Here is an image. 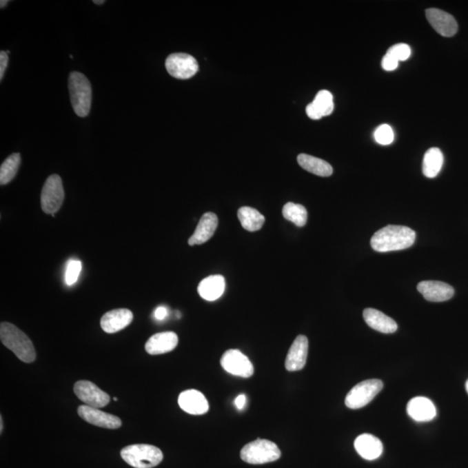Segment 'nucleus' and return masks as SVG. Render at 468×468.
Returning <instances> with one entry per match:
<instances>
[{
  "instance_id": "nucleus-12",
  "label": "nucleus",
  "mask_w": 468,
  "mask_h": 468,
  "mask_svg": "<svg viewBox=\"0 0 468 468\" xmlns=\"http://www.w3.org/2000/svg\"><path fill=\"white\" fill-rule=\"evenodd\" d=\"M426 18L434 31L440 35L450 38L456 34L458 23L456 19L449 13L436 8L427 9Z\"/></svg>"
},
{
  "instance_id": "nucleus-1",
  "label": "nucleus",
  "mask_w": 468,
  "mask_h": 468,
  "mask_svg": "<svg viewBox=\"0 0 468 468\" xmlns=\"http://www.w3.org/2000/svg\"><path fill=\"white\" fill-rule=\"evenodd\" d=\"M416 232L404 225H387L374 234L370 244L379 252L404 250L415 243Z\"/></svg>"
},
{
  "instance_id": "nucleus-34",
  "label": "nucleus",
  "mask_w": 468,
  "mask_h": 468,
  "mask_svg": "<svg viewBox=\"0 0 468 468\" xmlns=\"http://www.w3.org/2000/svg\"><path fill=\"white\" fill-rule=\"evenodd\" d=\"M306 114L312 120H319L322 119L321 114L319 111L316 110V108L313 105V103H309L307 107H306Z\"/></svg>"
},
{
  "instance_id": "nucleus-27",
  "label": "nucleus",
  "mask_w": 468,
  "mask_h": 468,
  "mask_svg": "<svg viewBox=\"0 0 468 468\" xmlns=\"http://www.w3.org/2000/svg\"><path fill=\"white\" fill-rule=\"evenodd\" d=\"M283 215L286 220L292 222L299 227H304L307 222L308 214L305 207L302 205L292 203V202H288L283 207Z\"/></svg>"
},
{
  "instance_id": "nucleus-24",
  "label": "nucleus",
  "mask_w": 468,
  "mask_h": 468,
  "mask_svg": "<svg viewBox=\"0 0 468 468\" xmlns=\"http://www.w3.org/2000/svg\"><path fill=\"white\" fill-rule=\"evenodd\" d=\"M443 154L438 147H431L423 158V172L427 178H434L439 174L443 166Z\"/></svg>"
},
{
  "instance_id": "nucleus-40",
  "label": "nucleus",
  "mask_w": 468,
  "mask_h": 468,
  "mask_svg": "<svg viewBox=\"0 0 468 468\" xmlns=\"http://www.w3.org/2000/svg\"><path fill=\"white\" fill-rule=\"evenodd\" d=\"M466 389H467V391L468 393V380H467V382L466 383Z\"/></svg>"
},
{
  "instance_id": "nucleus-19",
  "label": "nucleus",
  "mask_w": 468,
  "mask_h": 468,
  "mask_svg": "<svg viewBox=\"0 0 468 468\" xmlns=\"http://www.w3.org/2000/svg\"><path fill=\"white\" fill-rule=\"evenodd\" d=\"M407 412L416 422H429L436 416V407L426 397H415L407 405Z\"/></svg>"
},
{
  "instance_id": "nucleus-14",
  "label": "nucleus",
  "mask_w": 468,
  "mask_h": 468,
  "mask_svg": "<svg viewBox=\"0 0 468 468\" xmlns=\"http://www.w3.org/2000/svg\"><path fill=\"white\" fill-rule=\"evenodd\" d=\"M420 294L430 302H444L453 298L454 289L446 283L440 281H423L417 285Z\"/></svg>"
},
{
  "instance_id": "nucleus-8",
  "label": "nucleus",
  "mask_w": 468,
  "mask_h": 468,
  "mask_svg": "<svg viewBox=\"0 0 468 468\" xmlns=\"http://www.w3.org/2000/svg\"><path fill=\"white\" fill-rule=\"evenodd\" d=\"M165 65L170 76L181 80L191 79L199 70L196 59L187 53L171 54L167 57Z\"/></svg>"
},
{
  "instance_id": "nucleus-22",
  "label": "nucleus",
  "mask_w": 468,
  "mask_h": 468,
  "mask_svg": "<svg viewBox=\"0 0 468 468\" xmlns=\"http://www.w3.org/2000/svg\"><path fill=\"white\" fill-rule=\"evenodd\" d=\"M225 289V281L223 276L212 275L200 283L198 292L205 301H215L223 295Z\"/></svg>"
},
{
  "instance_id": "nucleus-17",
  "label": "nucleus",
  "mask_w": 468,
  "mask_h": 468,
  "mask_svg": "<svg viewBox=\"0 0 468 468\" xmlns=\"http://www.w3.org/2000/svg\"><path fill=\"white\" fill-rule=\"evenodd\" d=\"M218 217L214 213H206L201 218L194 234L188 240V245L193 247L195 245L206 243L214 236L218 227Z\"/></svg>"
},
{
  "instance_id": "nucleus-36",
  "label": "nucleus",
  "mask_w": 468,
  "mask_h": 468,
  "mask_svg": "<svg viewBox=\"0 0 468 468\" xmlns=\"http://www.w3.org/2000/svg\"><path fill=\"white\" fill-rule=\"evenodd\" d=\"M234 404L238 410L244 409L245 404H247V396L243 395V394H242V395L238 396L236 399L234 400Z\"/></svg>"
},
{
  "instance_id": "nucleus-26",
  "label": "nucleus",
  "mask_w": 468,
  "mask_h": 468,
  "mask_svg": "<svg viewBox=\"0 0 468 468\" xmlns=\"http://www.w3.org/2000/svg\"><path fill=\"white\" fill-rule=\"evenodd\" d=\"M20 163H21V157L19 153L12 154L6 158L0 167V184L2 186L11 183L14 179L18 173Z\"/></svg>"
},
{
  "instance_id": "nucleus-7",
  "label": "nucleus",
  "mask_w": 468,
  "mask_h": 468,
  "mask_svg": "<svg viewBox=\"0 0 468 468\" xmlns=\"http://www.w3.org/2000/svg\"><path fill=\"white\" fill-rule=\"evenodd\" d=\"M63 200H65V190H63L61 177L57 174L50 175L42 190L43 211L55 217V214L62 207Z\"/></svg>"
},
{
  "instance_id": "nucleus-4",
  "label": "nucleus",
  "mask_w": 468,
  "mask_h": 468,
  "mask_svg": "<svg viewBox=\"0 0 468 468\" xmlns=\"http://www.w3.org/2000/svg\"><path fill=\"white\" fill-rule=\"evenodd\" d=\"M125 462L134 468H152L163 460V454L158 447L149 444H134L121 451Z\"/></svg>"
},
{
  "instance_id": "nucleus-39",
  "label": "nucleus",
  "mask_w": 468,
  "mask_h": 468,
  "mask_svg": "<svg viewBox=\"0 0 468 468\" xmlns=\"http://www.w3.org/2000/svg\"><path fill=\"white\" fill-rule=\"evenodd\" d=\"M93 2H94V4H96V5H103V4H104V3H105V1H103V0H102V1H97V0H95V1H93Z\"/></svg>"
},
{
  "instance_id": "nucleus-29",
  "label": "nucleus",
  "mask_w": 468,
  "mask_h": 468,
  "mask_svg": "<svg viewBox=\"0 0 468 468\" xmlns=\"http://www.w3.org/2000/svg\"><path fill=\"white\" fill-rule=\"evenodd\" d=\"M82 271V263L77 259H70L67 264L65 271V283L67 285H73L76 284L77 279Z\"/></svg>"
},
{
  "instance_id": "nucleus-33",
  "label": "nucleus",
  "mask_w": 468,
  "mask_h": 468,
  "mask_svg": "<svg viewBox=\"0 0 468 468\" xmlns=\"http://www.w3.org/2000/svg\"><path fill=\"white\" fill-rule=\"evenodd\" d=\"M8 54L6 52H0V79L1 80L4 77L6 68H8Z\"/></svg>"
},
{
  "instance_id": "nucleus-37",
  "label": "nucleus",
  "mask_w": 468,
  "mask_h": 468,
  "mask_svg": "<svg viewBox=\"0 0 468 468\" xmlns=\"http://www.w3.org/2000/svg\"><path fill=\"white\" fill-rule=\"evenodd\" d=\"M9 1L8 0H2L1 2H0V6H1V8H5L6 5H8Z\"/></svg>"
},
{
  "instance_id": "nucleus-25",
  "label": "nucleus",
  "mask_w": 468,
  "mask_h": 468,
  "mask_svg": "<svg viewBox=\"0 0 468 468\" xmlns=\"http://www.w3.org/2000/svg\"><path fill=\"white\" fill-rule=\"evenodd\" d=\"M238 217L242 227L249 232L261 230L265 223L264 215L258 210L249 207H243L238 211Z\"/></svg>"
},
{
  "instance_id": "nucleus-3",
  "label": "nucleus",
  "mask_w": 468,
  "mask_h": 468,
  "mask_svg": "<svg viewBox=\"0 0 468 468\" xmlns=\"http://www.w3.org/2000/svg\"><path fill=\"white\" fill-rule=\"evenodd\" d=\"M70 102L74 111L80 117L89 114L92 107V84L83 74L77 72L70 73L69 77Z\"/></svg>"
},
{
  "instance_id": "nucleus-9",
  "label": "nucleus",
  "mask_w": 468,
  "mask_h": 468,
  "mask_svg": "<svg viewBox=\"0 0 468 468\" xmlns=\"http://www.w3.org/2000/svg\"><path fill=\"white\" fill-rule=\"evenodd\" d=\"M222 368L232 375L248 378L254 375V365L247 356L238 349H229L222 356Z\"/></svg>"
},
{
  "instance_id": "nucleus-20",
  "label": "nucleus",
  "mask_w": 468,
  "mask_h": 468,
  "mask_svg": "<svg viewBox=\"0 0 468 468\" xmlns=\"http://www.w3.org/2000/svg\"><path fill=\"white\" fill-rule=\"evenodd\" d=\"M354 446L359 456L367 460L377 459L383 451L381 440L369 434H363L356 438Z\"/></svg>"
},
{
  "instance_id": "nucleus-6",
  "label": "nucleus",
  "mask_w": 468,
  "mask_h": 468,
  "mask_svg": "<svg viewBox=\"0 0 468 468\" xmlns=\"http://www.w3.org/2000/svg\"><path fill=\"white\" fill-rule=\"evenodd\" d=\"M381 380L370 379L359 383L346 396L345 405L352 409H362L382 391Z\"/></svg>"
},
{
  "instance_id": "nucleus-35",
  "label": "nucleus",
  "mask_w": 468,
  "mask_h": 468,
  "mask_svg": "<svg viewBox=\"0 0 468 468\" xmlns=\"http://www.w3.org/2000/svg\"><path fill=\"white\" fill-rule=\"evenodd\" d=\"M167 309L166 307H164V306H159V307L156 309V312H154V318L161 321V320H164L167 318Z\"/></svg>"
},
{
  "instance_id": "nucleus-28",
  "label": "nucleus",
  "mask_w": 468,
  "mask_h": 468,
  "mask_svg": "<svg viewBox=\"0 0 468 468\" xmlns=\"http://www.w3.org/2000/svg\"><path fill=\"white\" fill-rule=\"evenodd\" d=\"M313 105L316 108L322 116H329L334 110V103H333L332 94L328 90H320L316 94Z\"/></svg>"
},
{
  "instance_id": "nucleus-30",
  "label": "nucleus",
  "mask_w": 468,
  "mask_h": 468,
  "mask_svg": "<svg viewBox=\"0 0 468 468\" xmlns=\"http://www.w3.org/2000/svg\"><path fill=\"white\" fill-rule=\"evenodd\" d=\"M374 137L379 144L389 145L395 139V134H394L391 127L388 124H383V125L377 128L375 134H374Z\"/></svg>"
},
{
  "instance_id": "nucleus-11",
  "label": "nucleus",
  "mask_w": 468,
  "mask_h": 468,
  "mask_svg": "<svg viewBox=\"0 0 468 468\" xmlns=\"http://www.w3.org/2000/svg\"><path fill=\"white\" fill-rule=\"evenodd\" d=\"M77 413L88 423L103 429H117L122 426L119 417L103 412L96 407L82 405L79 407Z\"/></svg>"
},
{
  "instance_id": "nucleus-21",
  "label": "nucleus",
  "mask_w": 468,
  "mask_h": 468,
  "mask_svg": "<svg viewBox=\"0 0 468 468\" xmlns=\"http://www.w3.org/2000/svg\"><path fill=\"white\" fill-rule=\"evenodd\" d=\"M363 318L366 324L375 331L390 334L397 331L395 320L385 314L378 309L367 308L363 311Z\"/></svg>"
},
{
  "instance_id": "nucleus-32",
  "label": "nucleus",
  "mask_w": 468,
  "mask_h": 468,
  "mask_svg": "<svg viewBox=\"0 0 468 468\" xmlns=\"http://www.w3.org/2000/svg\"><path fill=\"white\" fill-rule=\"evenodd\" d=\"M398 63L399 62L397 61L395 57L386 53V55L383 59L382 67L387 72H392V70H395L398 67Z\"/></svg>"
},
{
  "instance_id": "nucleus-5",
  "label": "nucleus",
  "mask_w": 468,
  "mask_h": 468,
  "mask_svg": "<svg viewBox=\"0 0 468 468\" xmlns=\"http://www.w3.org/2000/svg\"><path fill=\"white\" fill-rule=\"evenodd\" d=\"M281 456V449L274 442L262 439L247 444L241 452L242 460L254 465L274 462Z\"/></svg>"
},
{
  "instance_id": "nucleus-15",
  "label": "nucleus",
  "mask_w": 468,
  "mask_h": 468,
  "mask_svg": "<svg viewBox=\"0 0 468 468\" xmlns=\"http://www.w3.org/2000/svg\"><path fill=\"white\" fill-rule=\"evenodd\" d=\"M178 403L183 411L190 415H203L210 409L206 397L203 394L195 389H188L181 393L178 399Z\"/></svg>"
},
{
  "instance_id": "nucleus-2",
  "label": "nucleus",
  "mask_w": 468,
  "mask_h": 468,
  "mask_svg": "<svg viewBox=\"0 0 468 468\" xmlns=\"http://www.w3.org/2000/svg\"><path fill=\"white\" fill-rule=\"evenodd\" d=\"M0 339L6 348L12 350L23 363H32L36 359V350L31 339L25 332L10 323H1Z\"/></svg>"
},
{
  "instance_id": "nucleus-13",
  "label": "nucleus",
  "mask_w": 468,
  "mask_h": 468,
  "mask_svg": "<svg viewBox=\"0 0 468 468\" xmlns=\"http://www.w3.org/2000/svg\"><path fill=\"white\" fill-rule=\"evenodd\" d=\"M309 342L305 336H298L289 348L285 359V369L288 372H298L304 369L307 360Z\"/></svg>"
},
{
  "instance_id": "nucleus-23",
  "label": "nucleus",
  "mask_w": 468,
  "mask_h": 468,
  "mask_svg": "<svg viewBox=\"0 0 468 468\" xmlns=\"http://www.w3.org/2000/svg\"><path fill=\"white\" fill-rule=\"evenodd\" d=\"M298 163L305 170L321 177L331 176L333 168L331 164L319 158L301 154L298 156Z\"/></svg>"
},
{
  "instance_id": "nucleus-10",
  "label": "nucleus",
  "mask_w": 468,
  "mask_h": 468,
  "mask_svg": "<svg viewBox=\"0 0 468 468\" xmlns=\"http://www.w3.org/2000/svg\"><path fill=\"white\" fill-rule=\"evenodd\" d=\"M74 392L77 398L82 400L87 406L100 409L110 403V396L90 381L82 380V381L77 382L74 385Z\"/></svg>"
},
{
  "instance_id": "nucleus-38",
  "label": "nucleus",
  "mask_w": 468,
  "mask_h": 468,
  "mask_svg": "<svg viewBox=\"0 0 468 468\" xmlns=\"http://www.w3.org/2000/svg\"><path fill=\"white\" fill-rule=\"evenodd\" d=\"M3 423H3V418H2V416H1V417H0V425H1V427H0V432H1V433L3 432Z\"/></svg>"
},
{
  "instance_id": "nucleus-31",
  "label": "nucleus",
  "mask_w": 468,
  "mask_h": 468,
  "mask_svg": "<svg viewBox=\"0 0 468 468\" xmlns=\"http://www.w3.org/2000/svg\"><path fill=\"white\" fill-rule=\"evenodd\" d=\"M387 53L395 57L397 61H406L411 55V49L406 43H397L390 47Z\"/></svg>"
},
{
  "instance_id": "nucleus-18",
  "label": "nucleus",
  "mask_w": 468,
  "mask_h": 468,
  "mask_svg": "<svg viewBox=\"0 0 468 468\" xmlns=\"http://www.w3.org/2000/svg\"><path fill=\"white\" fill-rule=\"evenodd\" d=\"M178 343H179V339L174 332L157 333L147 340L145 349L150 355L165 354L176 348Z\"/></svg>"
},
{
  "instance_id": "nucleus-16",
  "label": "nucleus",
  "mask_w": 468,
  "mask_h": 468,
  "mask_svg": "<svg viewBox=\"0 0 468 468\" xmlns=\"http://www.w3.org/2000/svg\"><path fill=\"white\" fill-rule=\"evenodd\" d=\"M133 313L128 309H116L108 312L101 319V327L106 333L119 332L130 325Z\"/></svg>"
}]
</instances>
